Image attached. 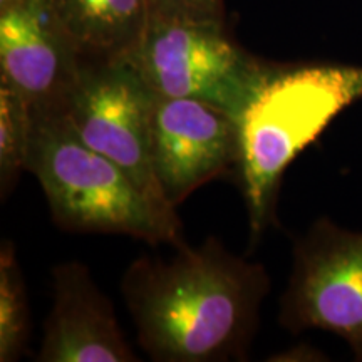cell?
Masks as SVG:
<instances>
[{
  "label": "cell",
  "mask_w": 362,
  "mask_h": 362,
  "mask_svg": "<svg viewBox=\"0 0 362 362\" xmlns=\"http://www.w3.org/2000/svg\"><path fill=\"white\" fill-rule=\"evenodd\" d=\"M156 96L210 103L237 119L265 61L226 33L225 22L149 17L141 39L123 57Z\"/></svg>",
  "instance_id": "obj_4"
},
{
  "label": "cell",
  "mask_w": 362,
  "mask_h": 362,
  "mask_svg": "<svg viewBox=\"0 0 362 362\" xmlns=\"http://www.w3.org/2000/svg\"><path fill=\"white\" fill-rule=\"evenodd\" d=\"M238 155V126L232 115L200 99L155 98L151 163L170 206L176 208L233 166L237 170Z\"/></svg>",
  "instance_id": "obj_7"
},
{
  "label": "cell",
  "mask_w": 362,
  "mask_h": 362,
  "mask_svg": "<svg viewBox=\"0 0 362 362\" xmlns=\"http://www.w3.org/2000/svg\"><path fill=\"white\" fill-rule=\"evenodd\" d=\"M27 171L37 178L54 223L67 232L183 245L176 211L149 200L126 171L79 138L61 107L33 111Z\"/></svg>",
  "instance_id": "obj_3"
},
{
  "label": "cell",
  "mask_w": 362,
  "mask_h": 362,
  "mask_svg": "<svg viewBox=\"0 0 362 362\" xmlns=\"http://www.w3.org/2000/svg\"><path fill=\"white\" fill-rule=\"evenodd\" d=\"M362 99V66L267 62L237 117V171L252 243L274 223L285 170L337 115Z\"/></svg>",
  "instance_id": "obj_2"
},
{
  "label": "cell",
  "mask_w": 362,
  "mask_h": 362,
  "mask_svg": "<svg viewBox=\"0 0 362 362\" xmlns=\"http://www.w3.org/2000/svg\"><path fill=\"white\" fill-rule=\"evenodd\" d=\"M83 61L51 0L0 11V83L16 89L33 111L61 106Z\"/></svg>",
  "instance_id": "obj_8"
},
{
  "label": "cell",
  "mask_w": 362,
  "mask_h": 362,
  "mask_svg": "<svg viewBox=\"0 0 362 362\" xmlns=\"http://www.w3.org/2000/svg\"><path fill=\"white\" fill-rule=\"evenodd\" d=\"M24 2H27V0H0V11H7V8L21 6Z\"/></svg>",
  "instance_id": "obj_15"
},
{
  "label": "cell",
  "mask_w": 362,
  "mask_h": 362,
  "mask_svg": "<svg viewBox=\"0 0 362 362\" xmlns=\"http://www.w3.org/2000/svg\"><path fill=\"white\" fill-rule=\"evenodd\" d=\"M30 334V312L25 280L16 245L4 240L0 247V362L25 356Z\"/></svg>",
  "instance_id": "obj_11"
},
{
  "label": "cell",
  "mask_w": 362,
  "mask_h": 362,
  "mask_svg": "<svg viewBox=\"0 0 362 362\" xmlns=\"http://www.w3.org/2000/svg\"><path fill=\"white\" fill-rule=\"evenodd\" d=\"M52 307L45 317L39 362H136L110 297L88 265L62 262L52 272Z\"/></svg>",
  "instance_id": "obj_9"
},
{
  "label": "cell",
  "mask_w": 362,
  "mask_h": 362,
  "mask_svg": "<svg viewBox=\"0 0 362 362\" xmlns=\"http://www.w3.org/2000/svg\"><path fill=\"white\" fill-rule=\"evenodd\" d=\"M54 13L84 61L123 59L151 17L149 0H51Z\"/></svg>",
  "instance_id": "obj_10"
},
{
  "label": "cell",
  "mask_w": 362,
  "mask_h": 362,
  "mask_svg": "<svg viewBox=\"0 0 362 362\" xmlns=\"http://www.w3.org/2000/svg\"><path fill=\"white\" fill-rule=\"evenodd\" d=\"M151 17L193 22H225L223 0H149Z\"/></svg>",
  "instance_id": "obj_13"
},
{
  "label": "cell",
  "mask_w": 362,
  "mask_h": 362,
  "mask_svg": "<svg viewBox=\"0 0 362 362\" xmlns=\"http://www.w3.org/2000/svg\"><path fill=\"white\" fill-rule=\"evenodd\" d=\"M155 98L126 59L83 61L59 107L88 146L121 166L158 206L175 211L163 198L153 171Z\"/></svg>",
  "instance_id": "obj_5"
},
{
  "label": "cell",
  "mask_w": 362,
  "mask_h": 362,
  "mask_svg": "<svg viewBox=\"0 0 362 362\" xmlns=\"http://www.w3.org/2000/svg\"><path fill=\"white\" fill-rule=\"evenodd\" d=\"M34 116L29 103L0 83V188L2 197L11 194L17 178L27 171Z\"/></svg>",
  "instance_id": "obj_12"
},
{
  "label": "cell",
  "mask_w": 362,
  "mask_h": 362,
  "mask_svg": "<svg viewBox=\"0 0 362 362\" xmlns=\"http://www.w3.org/2000/svg\"><path fill=\"white\" fill-rule=\"evenodd\" d=\"M324 356L322 352H319L315 347H310L309 344H298L296 347H291V349L279 352V354H272V357H267V361L274 362H287V361H325L327 357Z\"/></svg>",
  "instance_id": "obj_14"
},
{
  "label": "cell",
  "mask_w": 362,
  "mask_h": 362,
  "mask_svg": "<svg viewBox=\"0 0 362 362\" xmlns=\"http://www.w3.org/2000/svg\"><path fill=\"white\" fill-rule=\"evenodd\" d=\"M269 292L265 267L216 237L170 259L139 257L121 280L136 341L156 362L245 361Z\"/></svg>",
  "instance_id": "obj_1"
},
{
  "label": "cell",
  "mask_w": 362,
  "mask_h": 362,
  "mask_svg": "<svg viewBox=\"0 0 362 362\" xmlns=\"http://www.w3.org/2000/svg\"><path fill=\"white\" fill-rule=\"evenodd\" d=\"M279 322L300 334H337L362 362V232L319 218L297 240Z\"/></svg>",
  "instance_id": "obj_6"
}]
</instances>
